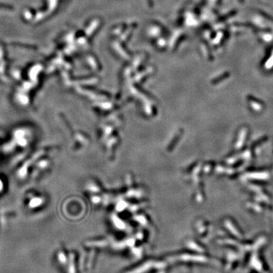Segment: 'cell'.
Returning <instances> with one entry per match:
<instances>
[{"label":"cell","instance_id":"6da1fadb","mask_svg":"<svg viewBox=\"0 0 273 273\" xmlns=\"http://www.w3.org/2000/svg\"><path fill=\"white\" fill-rule=\"evenodd\" d=\"M39 203H40L39 200H33L32 201H31V205L32 206H37Z\"/></svg>","mask_w":273,"mask_h":273},{"label":"cell","instance_id":"7a4b0ae2","mask_svg":"<svg viewBox=\"0 0 273 273\" xmlns=\"http://www.w3.org/2000/svg\"><path fill=\"white\" fill-rule=\"evenodd\" d=\"M2 189V182L0 181V190Z\"/></svg>","mask_w":273,"mask_h":273}]
</instances>
